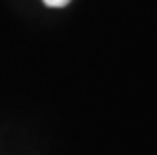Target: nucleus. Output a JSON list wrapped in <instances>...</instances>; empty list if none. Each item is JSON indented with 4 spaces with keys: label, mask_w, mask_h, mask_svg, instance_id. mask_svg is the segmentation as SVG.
Instances as JSON below:
<instances>
[{
    "label": "nucleus",
    "mask_w": 157,
    "mask_h": 155,
    "mask_svg": "<svg viewBox=\"0 0 157 155\" xmlns=\"http://www.w3.org/2000/svg\"><path fill=\"white\" fill-rule=\"evenodd\" d=\"M46 6H51V8H63L71 2V0H42Z\"/></svg>",
    "instance_id": "1"
}]
</instances>
